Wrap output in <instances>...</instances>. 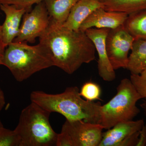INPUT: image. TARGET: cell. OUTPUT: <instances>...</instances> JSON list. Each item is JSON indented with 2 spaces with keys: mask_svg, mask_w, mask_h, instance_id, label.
<instances>
[{
  "mask_svg": "<svg viewBox=\"0 0 146 146\" xmlns=\"http://www.w3.org/2000/svg\"><path fill=\"white\" fill-rule=\"evenodd\" d=\"M39 39L49 49L54 66L69 74L96 58L95 46L85 32L70 29L51 19Z\"/></svg>",
  "mask_w": 146,
  "mask_h": 146,
  "instance_id": "cell-1",
  "label": "cell"
},
{
  "mask_svg": "<svg viewBox=\"0 0 146 146\" xmlns=\"http://www.w3.org/2000/svg\"><path fill=\"white\" fill-rule=\"evenodd\" d=\"M31 102L45 110L57 112L69 121L82 120L94 123H100L101 103L84 99L77 86L67 87L60 94H47L43 91H33Z\"/></svg>",
  "mask_w": 146,
  "mask_h": 146,
  "instance_id": "cell-2",
  "label": "cell"
},
{
  "mask_svg": "<svg viewBox=\"0 0 146 146\" xmlns=\"http://www.w3.org/2000/svg\"><path fill=\"white\" fill-rule=\"evenodd\" d=\"M27 42H12L6 48L2 65L7 67L19 82L26 80L37 72L54 66L46 45L39 42L30 46Z\"/></svg>",
  "mask_w": 146,
  "mask_h": 146,
  "instance_id": "cell-3",
  "label": "cell"
},
{
  "mask_svg": "<svg viewBox=\"0 0 146 146\" xmlns=\"http://www.w3.org/2000/svg\"><path fill=\"white\" fill-rule=\"evenodd\" d=\"M50 114L33 102L22 110L14 129L20 146H56L58 133L50 124Z\"/></svg>",
  "mask_w": 146,
  "mask_h": 146,
  "instance_id": "cell-4",
  "label": "cell"
},
{
  "mask_svg": "<svg viewBox=\"0 0 146 146\" xmlns=\"http://www.w3.org/2000/svg\"><path fill=\"white\" fill-rule=\"evenodd\" d=\"M142 99L130 79H123L115 96L102 105L100 124L108 129L118 123L133 120L140 112L136 104Z\"/></svg>",
  "mask_w": 146,
  "mask_h": 146,
  "instance_id": "cell-5",
  "label": "cell"
},
{
  "mask_svg": "<svg viewBox=\"0 0 146 146\" xmlns=\"http://www.w3.org/2000/svg\"><path fill=\"white\" fill-rule=\"evenodd\" d=\"M103 129L101 124L66 120L58 135L56 146H99Z\"/></svg>",
  "mask_w": 146,
  "mask_h": 146,
  "instance_id": "cell-6",
  "label": "cell"
},
{
  "mask_svg": "<svg viewBox=\"0 0 146 146\" xmlns=\"http://www.w3.org/2000/svg\"><path fill=\"white\" fill-rule=\"evenodd\" d=\"M135 40L124 25L109 30L106 46L110 61L115 70L120 68L126 69L129 52Z\"/></svg>",
  "mask_w": 146,
  "mask_h": 146,
  "instance_id": "cell-7",
  "label": "cell"
},
{
  "mask_svg": "<svg viewBox=\"0 0 146 146\" xmlns=\"http://www.w3.org/2000/svg\"><path fill=\"white\" fill-rule=\"evenodd\" d=\"M50 23V18L44 1L36 4L32 10L24 14L19 33L13 42L34 43L36 38L46 31Z\"/></svg>",
  "mask_w": 146,
  "mask_h": 146,
  "instance_id": "cell-8",
  "label": "cell"
},
{
  "mask_svg": "<svg viewBox=\"0 0 146 146\" xmlns=\"http://www.w3.org/2000/svg\"><path fill=\"white\" fill-rule=\"evenodd\" d=\"M108 29L92 28L85 31L92 41L98 54V68L99 74L104 80L111 82L116 78L115 70L110 61L106 46V40L109 30Z\"/></svg>",
  "mask_w": 146,
  "mask_h": 146,
  "instance_id": "cell-9",
  "label": "cell"
},
{
  "mask_svg": "<svg viewBox=\"0 0 146 146\" xmlns=\"http://www.w3.org/2000/svg\"><path fill=\"white\" fill-rule=\"evenodd\" d=\"M128 14L123 12L108 11L103 7L94 11L84 21L79 31L85 32L88 29H114L124 25Z\"/></svg>",
  "mask_w": 146,
  "mask_h": 146,
  "instance_id": "cell-10",
  "label": "cell"
},
{
  "mask_svg": "<svg viewBox=\"0 0 146 146\" xmlns=\"http://www.w3.org/2000/svg\"><path fill=\"white\" fill-rule=\"evenodd\" d=\"M0 9L5 15V20L2 25V32L4 43L7 47L18 36L22 18L30 11L17 8L14 5L9 4H0Z\"/></svg>",
  "mask_w": 146,
  "mask_h": 146,
  "instance_id": "cell-11",
  "label": "cell"
},
{
  "mask_svg": "<svg viewBox=\"0 0 146 146\" xmlns=\"http://www.w3.org/2000/svg\"><path fill=\"white\" fill-rule=\"evenodd\" d=\"M144 124L143 119L118 123L103 133L99 146H119L128 136L141 130Z\"/></svg>",
  "mask_w": 146,
  "mask_h": 146,
  "instance_id": "cell-12",
  "label": "cell"
},
{
  "mask_svg": "<svg viewBox=\"0 0 146 146\" xmlns=\"http://www.w3.org/2000/svg\"><path fill=\"white\" fill-rule=\"evenodd\" d=\"M103 7V3L98 0H79L71 9L68 18L62 25L78 31L80 27L94 11Z\"/></svg>",
  "mask_w": 146,
  "mask_h": 146,
  "instance_id": "cell-13",
  "label": "cell"
},
{
  "mask_svg": "<svg viewBox=\"0 0 146 146\" xmlns=\"http://www.w3.org/2000/svg\"><path fill=\"white\" fill-rule=\"evenodd\" d=\"M131 50L126 69L131 74H139L146 70V39H135Z\"/></svg>",
  "mask_w": 146,
  "mask_h": 146,
  "instance_id": "cell-14",
  "label": "cell"
},
{
  "mask_svg": "<svg viewBox=\"0 0 146 146\" xmlns=\"http://www.w3.org/2000/svg\"><path fill=\"white\" fill-rule=\"evenodd\" d=\"M79 0H46L44 2L50 18L59 25L64 24L71 9Z\"/></svg>",
  "mask_w": 146,
  "mask_h": 146,
  "instance_id": "cell-15",
  "label": "cell"
},
{
  "mask_svg": "<svg viewBox=\"0 0 146 146\" xmlns=\"http://www.w3.org/2000/svg\"><path fill=\"white\" fill-rule=\"evenodd\" d=\"M103 8L108 11L129 15L146 9V0H107L103 3Z\"/></svg>",
  "mask_w": 146,
  "mask_h": 146,
  "instance_id": "cell-16",
  "label": "cell"
},
{
  "mask_svg": "<svg viewBox=\"0 0 146 146\" xmlns=\"http://www.w3.org/2000/svg\"><path fill=\"white\" fill-rule=\"evenodd\" d=\"M124 25L135 39H146V9L129 14Z\"/></svg>",
  "mask_w": 146,
  "mask_h": 146,
  "instance_id": "cell-17",
  "label": "cell"
},
{
  "mask_svg": "<svg viewBox=\"0 0 146 146\" xmlns=\"http://www.w3.org/2000/svg\"><path fill=\"white\" fill-rule=\"evenodd\" d=\"M80 94L86 100L94 101L100 100L101 89L97 83L91 81L87 82L82 86Z\"/></svg>",
  "mask_w": 146,
  "mask_h": 146,
  "instance_id": "cell-18",
  "label": "cell"
},
{
  "mask_svg": "<svg viewBox=\"0 0 146 146\" xmlns=\"http://www.w3.org/2000/svg\"><path fill=\"white\" fill-rule=\"evenodd\" d=\"M20 141L16 131L0 128V146H20Z\"/></svg>",
  "mask_w": 146,
  "mask_h": 146,
  "instance_id": "cell-19",
  "label": "cell"
},
{
  "mask_svg": "<svg viewBox=\"0 0 146 146\" xmlns=\"http://www.w3.org/2000/svg\"><path fill=\"white\" fill-rule=\"evenodd\" d=\"M130 79L143 98L146 99V70L139 74H131Z\"/></svg>",
  "mask_w": 146,
  "mask_h": 146,
  "instance_id": "cell-20",
  "label": "cell"
},
{
  "mask_svg": "<svg viewBox=\"0 0 146 146\" xmlns=\"http://www.w3.org/2000/svg\"><path fill=\"white\" fill-rule=\"evenodd\" d=\"M46 0H0V4L12 5L17 8H24L31 10L32 6Z\"/></svg>",
  "mask_w": 146,
  "mask_h": 146,
  "instance_id": "cell-21",
  "label": "cell"
},
{
  "mask_svg": "<svg viewBox=\"0 0 146 146\" xmlns=\"http://www.w3.org/2000/svg\"><path fill=\"white\" fill-rule=\"evenodd\" d=\"M139 131L128 136L119 144V146H137L139 140Z\"/></svg>",
  "mask_w": 146,
  "mask_h": 146,
  "instance_id": "cell-22",
  "label": "cell"
},
{
  "mask_svg": "<svg viewBox=\"0 0 146 146\" xmlns=\"http://www.w3.org/2000/svg\"><path fill=\"white\" fill-rule=\"evenodd\" d=\"M137 146H146V123L139 131V140Z\"/></svg>",
  "mask_w": 146,
  "mask_h": 146,
  "instance_id": "cell-23",
  "label": "cell"
},
{
  "mask_svg": "<svg viewBox=\"0 0 146 146\" xmlns=\"http://www.w3.org/2000/svg\"><path fill=\"white\" fill-rule=\"evenodd\" d=\"M6 48V47L3 40L2 25L0 24V65H2V62Z\"/></svg>",
  "mask_w": 146,
  "mask_h": 146,
  "instance_id": "cell-24",
  "label": "cell"
},
{
  "mask_svg": "<svg viewBox=\"0 0 146 146\" xmlns=\"http://www.w3.org/2000/svg\"><path fill=\"white\" fill-rule=\"evenodd\" d=\"M5 104V97L3 90L0 87V112L2 110Z\"/></svg>",
  "mask_w": 146,
  "mask_h": 146,
  "instance_id": "cell-25",
  "label": "cell"
},
{
  "mask_svg": "<svg viewBox=\"0 0 146 146\" xmlns=\"http://www.w3.org/2000/svg\"><path fill=\"white\" fill-rule=\"evenodd\" d=\"M141 107L144 110L146 115V101H145L141 104Z\"/></svg>",
  "mask_w": 146,
  "mask_h": 146,
  "instance_id": "cell-26",
  "label": "cell"
},
{
  "mask_svg": "<svg viewBox=\"0 0 146 146\" xmlns=\"http://www.w3.org/2000/svg\"><path fill=\"white\" fill-rule=\"evenodd\" d=\"M98 1H99L100 2L103 3H104L106 1H107V0H98Z\"/></svg>",
  "mask_w": 146,
  "mask_h": 146,
  "instance_id": "cell-27",
  "label": "cell"
},
{
  "mask_svg": "<svg viewBox=\"0 0 146 146\" xmlns=\"http://www.w3.org/2000/svg\"><path fill=\"white\" fill-rule=\"evenodd\" d=\"M3 126V125L1 121L0 120V128L2 127Z\"/></svg>",
  "mask_w": 146,
  "mask_h": 146,
  "instance_id": "cell-28",
  "label": "cell"
}]
</instances>
